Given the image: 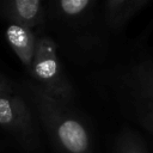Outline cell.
<instances>
[{
	"mask_svg": "<svg viewBox=\"0 0 153 153\" xmlns=\"http://www.w3.org/2000/svg\"><path fill=\"white\" fill-rule=\"evenodd\" d=\"M20 88L59 153H93L91 130L75 105L50 97L32 80L24 81Z\"/></svg>",
	"mask_w": 153,
	"mask_h": 153,
	"instance_id": "1",
	"label": "cell"
},
{
	"mask_svg": "<svg viewBox=\"0 0 153 153\" xmlns=\"http://www.w3.org/2000/svg\"><path fill=\"white\" fill-rule=\"evenodd\" d=\"M47 23L81 51L104 45L109 35L99 14L97 0H60L47 2Z\"/></svg>",
	"mask_w": 153,
	"mask_h": 153,
	"instance_id": "2",
	"label": "cell"
},
{
	"mask_svg": "<svg viewBox=\"0 0 153 153\" xmlns=\"http://www.w3.org/2000/svg\"><path fill=\"white\" fill-rule=\"evenodd\" d=\"M29 75L50 97L75 105V91L63 71L57 53V43L53 37L48 35L37 36L36 53Z\"/></svg>",
	"mask_w": 153,
	"mask_h": 153,
	"instance_id": "3",
	"label": "cell"
},
{
	"mask_svg": "<svg viewBox=\"0 0 153 153\" xmlns=\"http://www.w3.org/2000/svg\"><path fill=\"white\" fill-rule=\"evenodd\" d=\"M36 118L30 103L19 91L0 96V128L29 152H36L41 147Z\"/></svg>",
	"mask_w": 153,
	"mask_h": 153,
	"instance_id": "4",
	"label": "cell"
},
{
	"mask_svg": "<svg viewBox=\"0 0 153 153\" xmlns=\"http://www.w3.org/2000/svg\"><path fill=\"white\" fill-rule=\"evenodd\" d=\"M121 84L136 120L153 135V62L146 59L129 65Z\"/></svg>",
	"mask_w": 153,
	"mask_h": 153,
	"instance_id": "5",
	"label": "cell"
},
{
	"mask_svg": "<svg viewBox=\"0 0 153 153\" xmlns=\"http://www.w3.org/2000/svg\"><path fill=\"white\" fill-rule=\"evenodd\" d=\"M0 16L10 24L33 30L47 24V4L41 0L1 1Z\"/></svg>",
	"mask_w": 153,
	"mask_h": 153,
	"instance_id": "6",
	"label": "cell"
},
{
	"mask_svg": "<svg viewBox=\"0 0 153 153\" xmlns=\"http://www.w3.org/2000/svg\"><path fill=\"white\" fill-rule=\"evenodd\" d=\"M149 0H106L99 1L102 23L109 33H117L146 6Z\"/></svg>",
	"mask_w": 153,
	"mask_h": 153,
	"instance_id": "7",
	"label": "cell"
},
{
	"mask_svg": "<svg viewBox=\"0 0 153 153\" xmlns=\"http://www.w3.org/2000/svg\"><path fill=\"white\" fill-rule=\"evenodd\" d=\"M6 41L20 60L24 68L27 71V73H30L37 44V36L33 30L8 24L6 27Z\"/></svg>",
	"mask_w": 153,
	"mask_h": 153,
	"instance_id": "8",
	"label": "cell"
},
{
	"mask_svg": "<svg viewBox=\"0 0 153 153\" xmlns=\"http://www.w3.org/2000/svg\"><path fill=\"white\" fill-rule=\"evenodd\" d=\"M114 153H148L143 139L139 133L124 128L116 137Z\"/></svg>",
	"mask_w": 153,
	"mask_h": 153,
	"instance_id": "9",
	"label": "cell"
},
{
	"mask_svg": "<svg viewBox=\"0 0 153 153\" xmlns=\"http://www.w3.org/2000/svg\"><path fill=\"white\" fill-rule=\"evenodd\" d=\"M19 86H17L13 81H11L8 78L2 75L0 73V96L1 94H8V93H14L19 91Z\"/></svg>",
	"mask_w": 153,
	"mask_h": 153,
	"instance_id": "10",
	"label": "cell"
}]
</instances>
